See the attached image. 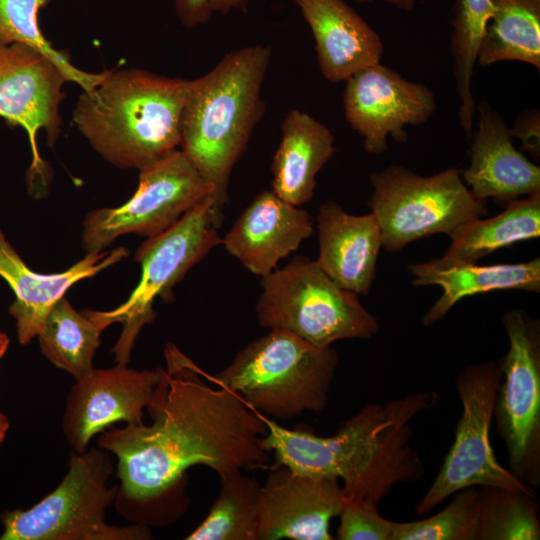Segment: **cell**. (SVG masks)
<instances>
[{"instance_id": "18", "label": "cell", "mask_w": 540, "mask_h": 540, "mask_svg": "<svg viewBox=\"0 0 540 540\" xmlns=\"http://www.w3.org/2000/svg\"><path fill=\"white\" fill-rule=\"evenodd\" d=\"M476 112L469 165L461 171L467 187L477 198L504 205L540 193V168L516 149L503 117L486 100L480 101Z\"/></svg>"}, {"instance_id": "5", "label": "cell", "mask_w": 540, "mask_h": 540, "mask_svg": "<svg viewBox=\"0 0 540 540\" xmlns=\"http://www.w3.org/2000/svg\"><path fill=\"white\" fill-rule=\"evenodd\" d=\"M339 363L332 347H317L284 329L270 331L239 350L208 380L272 420H289L326 408Z\"/></svg>"}, {"instance_id": "35", "label": "cell", "mask_w": 540, "mask_h": 540, "mask_svg": "<svg viewBox=\"0 0 540 540\" xmlns=\"http://www.w3.org/2000/svg\"><path fill=\"white\" fill-rule=\"evenodd\" d=\"M9 346V338L8 336L0 332V359L5 355L7 349ZM9 429V421L6 418V416L0 412V446L3 443L7 431Z\"/></svg>"}, {"instance_id": "32", "label": "cell", "mask_w": 540, "mask_h": 540, "mask_svg": "<svg viewBox=\"0 0 540 540\" xmlns=\"http://www.w3.org/2000/svg\"><path fill=\"white\" fill-rule=\"evenodd\" d=\"M378 504L365 499L345 498L339 513V540H391L395 522L382 517Z\"/></svg>"}, {"instance_id": "11", "label": "cell", "mask_w": 540, "mask_h": 540, "mask_svg": "<svg viewBox=\"0 0 540 540\" xmlns=\"http://www.w3.org/2000/svg\"><path fill=\"white\" fill-rule=\"evenodd\" d=\"M502 324L509 348L499 362L493 420L508 451L509 470L535 489L540 485V320L512 309Z\"/></svg>"}, {"instance_id": "28", "label": "cell", "mask_w": 540, "mask_h": 540, "mask_svg": "<svg viewBox=\"0 0 540 540\" xmlns=\"http://www.w3.org/2000/svg\"><path fill=\"white\" fill-rule=\"evenodd\" d=\"M219 476L220 491L208 515L185 539L257 540L260 482L241 470Z\"/></svg>"}, {"instance_id": "4", "label": "cell", "mask_w": 540, "mask_h": 540, "mask_svg": "<svg viewBox=\"0 0 540 540\" xmlns=\"http://www.w3.org/2000/svg\"><path fill=\"white\" fill-rule=\"evenodd\" d=\"M189 85L141 68L105 70L78 97L72 121L105 161L140 170L179 148Z\"/></svg>"}, {"instance_id": "13", "label": "cell", "mask_w": 540, "mask_h": 540, "mask_svg": "<svg viewBox=\"0 0 540 540\" xmlns=\"http://www.w3.org/2000/svg\"><path fill=\"white\" fill-rule=\"evenodd\" d=\"M66 82L58 66L39 51L20 43L0 44V117L27 134L32 155L27 184L35 194L47 186L49 178L38 134L45 133L49 146L60 137Z\"/></svg>"}, {"instance_id": "1", "label": "cell", "mask_w": 540, "mask_h": 540, "mask_svg": "<svg viewBox=\"0 0 540 540\" xmlns=\"http://www.w3.org/2000/svg\"><path fill=\"white\" fill-rule=\"evenodd\" d=\"M165 355L147 406L152 424L105 429L97 441L118 457L122 494L140 503L159 501L181 487L195 465L218 475L268 467L265 416L234 392L207 384L203 371L175 346L168 345Z\"/></svg>"}, {"instance_id": "6", "label": "cell", "mask_w": 540, "mask_h": 540, "mask_svg": "<svg viewBox=\"0 0 540 540\" xmlns=\"http://www.w3.org/2000/svg\"><path fill=\"white\" fill-rule=\"evenodd\" d=\"M256 304L260 326L284 329L317 347L343 339H367L379 330L378 319L359 295L334 282L306 256L261 277Z\"/></svg>"}, {"instance_id": "23", "label": "cell", "mask_w": 540, "mask_h": 540, "mask_svg": "<svg viewBox=\"0 0 540 540\" xmlns=\"http://www.w3.org/2000/svg\"><path fill=\"white\" fill-rule=\"evenodd\" d=\"M336 152L331 130L310 114L290 110L281 123V140L271 165V191L294 205L314 197L316 176Z\"/></svg>"}, {"instance_id": "24", "label": "cell", "mask_w": 540, "mask_h": 540, "mask_svg": "<svg viewBox=\"0 0 540 540\" xmlns=\"http://www.w3.org/2000/svg\"><path fill=\"white\" fill-rule=\"evenodd\" d=\"M442 258L476 263L493 252L540 236V193L517 198L491 218L470 219L450 234Z\"/></svg>"}, {"instance_id": "3", "label": "cell", "mask_w": 540, "mask_h": 540, "mask_svg": "<svg viewBox=\"0 0 540 540\" xmlns=\"http://www.w3.org/2000/svg\"><path fill=\"white\" fill-rule=\"evenodd\" d=\"M268 45L226 53L204 75L190 80L179 149L212 188V224L219 229L232 171L265 114L262 86L271 62Z\"/></svg>"}, {"instance_id": "9", "label": "cell", "mask_w": 540, "mask_h": 540, "mask_svg": "<svg viewBox=\"0 0 540 540\" xmlns=\"http://www.w3.org/2000/svg\"><path fill=\"white\" fill-rule=\"evenodd\" d=\"M212 203L211 196L205 197L170 228L146 238L135 252L142 274L129 298L113 310H92L104 328L116 322L122 325L112 349L118 365H127L139 332L156 319L155 300L172 302L175 285L213 248L222 244L218 229L212 224Z\"/></svg>"}, {"instance_id": "15", "label": "cell", "mask_w": 540, "mask_h": 540, "mask_svg": "<svg viewBox=\"0 0 540 540\" xmlns=\"http://www.w3.org/2000/svg\"><path fill=\"white\" fill-rule=\"evenodd\" d=\"M345 498L336 478L274 465L257 502V540H332L330 521Z\"/></svg>"}, {"instance_id": "36", "label": "cell", "mask_w": 540, "mask_h": 540, "mask_svg": "<svg viewBox=\"0 0 540 540\" xmlns=\"http://www.w3.org/2000/svg\"><path fill=\"white\" fill-rule=\"evenodd\" d=\"M357 2H360V3H370V2H374V1H384L394 7H396L397 9H400V10H403V11H406V12H411L414 10L415 6H416V1L417 0H355Z\"/></svg>"}, {"instance_id": "16", "label": "cell", "mask_w": 540, "mask_h": 540, "mask_svg": "<svg viewBox=\"0 0 540 540\" xmlns=\"http://www.w3.org/2000/svg\"><path fill=\"white\" fill-rule=\"evenodd\" d=\"M161 379L156 370H134L126 365L92 369L76 379L66 400L63 433L75 452L87 450L90 439L118 421L143 424Z\"/></svg>"}, {"instance_id": "26", "label": "cell", "mask_w": 540, "mask_h": 540, "mask_svg": "<svg viewBox=\"0 0 540 540\" xmlns=\"http://www.w3.org/2000/svg\"><path fill=\"white\" fill-rule=\"evenodd\" d=\"M104 329L92 310L77 311L62 297L37 336L42 354L57 368L78 379L93 369V358Z\"/></svg>"}, {"instance_id": "34", "label": "cell", "mask_w": 540, "mask_h": 540, "mask_svg": "<svg viewBox=\"0 0 540 540\" xmlns=\"http://www.w3.org/2000/svg\"><path fill=\"white\" fill-rule=\"evenodd\" d=\"M539 110H525L519 114L513 128H510L512 137L521 140L522 147L528 150L534 159L540 156V122Z\"/></svg>"}, {"instance_id": "25", "label": "cell", "mask_w": 540, "mask_h": 540, "mask_svg": "<svg viewBox=\"0 0 540 540\" xmlns=\"http://www.w3.org/2000/svg\"><path fill=\"white\" fill-rule=\"evenodd\" d=\"M477 64L519 61L540 69V0H492Z\"/></svg>"}, {"instance_id": "33", "label": "cell", "mask_w": 540, "mask_h": 540, "mask_svg": "<svg viewBox=\"0 0 540 540\" xmlns=\"http://www.w3.org/2000/svg\"><path fill=\"white\" fill-rule=\"evenodd\" d=\"M179 22L188 29L206 24L214 13L248 11L249 0H171Z\"/></svg>"}, {"instance_id": "10", "label": "cell", "mask_w": 540, "mask_h": 540, "mask_svg": "<svg viewBox=\"0 0 540 540\" xmlns=\"http://www.w3.org/2000/svg\"><path fill=\"white\" fill-rule=\"evenodd\" d=\"M501 381L499 363L486 361L463 368L455 387L462 413L452 446L434 481L415 505L418 515L464 488L499 487L536 497L535 489L519 480L497 460L490 441V429L497 390Z\"/></svg>"}, {"instance_id": "14", "label": "cell", "mask_w": 540, "mask_h": 540, "mask_svg": "<svg viewBox=\"0 0 540 540\" xmlns=\"http://www.w3.org/2000/svg\"><path fill=\"white\" fill-rule=\"evenodd\" d=\"M343 108L349 125L363 138L369 154L388 150V137L405 142V126L427 122L436 110L434 93L380 62L345 81Z\"/></svg>"}, {"instance_id": "22", "label": "cell", "mask_w": 540, "mask_h": 540, "mask_svg": "<svg viewBox=\"0 0 540 540\" xmlns=\"http://www.w3.org/2000/svg\"><path fill=\"white\" fill-rule=\"evenodd\" d=\"M416 287L436 285L442 295L422 318L425 326L443 319L461 299L495 290L540 292V259L519 263L478 265L442 257L408 266Z\"/></svg>"}, {"instance_id": "29", "label": "cell", "mask_w": 540, "mask_h": 540, "mask_svg": "<svg viewBox=\"0 0 540 540\" xmlns=\"http://www.w3.org/2000/svg\"><path fill=\"white\" fill-rule=\"evenodd\" d=\"M50 0H0V44L20 43L48 57L64 73L68 82L82 91L93 87L104 75L76 67L66 53L53 47L39 25V12Z\"/></svg>"}, {"instance_id": "20", "label": "cell", "mask_w": 540, "mask_h": 540, "mask_svg": "<svg viewBox=\"0 0 540 540\" xmlns=\"http://www.w3.org/2000/svg\"><path fill=\"white\" fill-rule=\"evenodd\" d=\"M318 266L339 286L367 296L375 279L382 231L370 212L354 215L329 199L316 216Z\"/></svg>"}, {"instance_id": "21", "label": "cell", "mask_w": 540, "mask_h": 540, "mask_svg": "<svg viewBox=\"0 0 540 540\" xmlns=\"http://www.w3.org/2000/svg\"><path fill=\"white\" fill-rule=\"evenodd\" d=\"M312 32L319 69L332 83L379 63V34L343 0H294Z\"/></svg>"}, {"instance_id": "27", "label": "cell", "mask_w": 540, "mask_h": 540, "mask_svg": "<svg viewBox=\"0 0 540 540\" xmlns=\"http://www.w3.org/2000/svg\"><path fill=\"white\" fill-rule=\"evenodd\" d=\"M492 0H456L453 9L450 49L459 98V122L464 133L473 132L476 104L472 77L486 27L493 15Z\"/></svg>"}, {"instance_id": "19", "label": "cell", "mask_w": 540, "mask_h": 540, "mask_svg": "<svg viewBox=\"0 0 540 540\" xmlns=\"http://www.w3.org/2000/svg\"><path fill=\"white\" fill-rule=\"evenodd\" d=\"M128 254L124 247L86 253L63 272L43 274L25 264L0 230V277L15 296L9 313L16 322L18 341L26 345L38 335L53 306L75 283L97 275Z\"/></svg>"}, {"instance_id": "17", "label": "cell", "mask_w": 540, "mask_h": 540, "mask_svg": "<svg viewBox=\"0 0 540 540\" xmlns=\"http://www.w3.org/2000/svg\"><path fill=\"white\" fill-rule=\"evenodd\" d=\"M313 232L314 218L307 210L265 190L239 215L222 245L248 271L264 277Z\"/></svg>"}, {"instance_id": "30", "label": "cell", "mask_w": 540, "mask_h": 540, "mask_svg": "<svg viewBox=\"0 0 540 540\" xmlns=\"http://www.w3.org/2000/svg\"><path fill=\"white\" fill-rule=\"evenodd\" d=\"M480 488L478 540H538L537 499L525 492Z\"/></svg>"}, {"instance_id": "7", "label": "cell", "mask_w": 540, "mask_h": 540, "mask_svg": "<svg viewBox=\"0 0 540 540\" xmlns=\"http://www.w3.org/2000/svg\"><path fill=\"white\" fill-rule=\"evenodd\" d=\"M114 470L102 448L72 452L68 472L50 494L27 510L2 514V540H147L145 525L112 526L105 522L106 509L118 488L108 487Z\"/></svg>"}, {"instance_id": "31", "label": "cell", "mask_w": 540, "mask_h": 540, "mask_svg": "<svg viewBox=\"0 0 540 540\" xmlns=\"http://www.w3.org/2000/svg\"><path fill=\"white\" fill-rule=\"evenodd\" d=\"M440 512L417 521L395 522L391 540H478L480 488H464Z\"/></svg>"}, {"instance_id": "8", "label": "cell", "mask_w": 540, "mask_h": 540, "mask_svg": "<svg viewBox=\"0 0 540 540\" xmlns=\"http://www.w3.org/2000/svg\"><path fill=\"white\" fill-rule=\"evenodd\" d=\"M369 181L367 203L380 225L382 247L390 252L434 234L449 235L489 212L487 200L471 192L456 168L421 176L393 164L371 173Z\"/></svg>"}, {"instance_id": "2", "label": "cell", "mask_w": 540, "mask_h": 540, "mask_svg": "<svg viewBox=\"0 0 540 540\" xmlns=\"http://www.w3.org/2000/svg\"><path fill=\"white\" fill-rule=\"evenodd\" d=\"M434 391L412 392L372 403L345 420L328 437L303 429H287L265 417L262 439L275 465L336 478L347 497L380 501L397 485L420 480L424 463L412 444V420L437 404Z\"/></svg>"}, {"instance_id": "12", "label": "cell", "mask_w": 540, "mask_h": 540, "mask_svg": "<svg viewBox=\"0 0 540 540\" xmlns=\"http://www.w3.org/2000/svg\"><path fill=\"white\" fill-rule=\"evenodd\" d=\"M138 171V186L128 201L86 215L81 236L86 253L102 252L126 234L156 236L212 194L211 186L179 148Z\"/></svg>"}]
</instances>
